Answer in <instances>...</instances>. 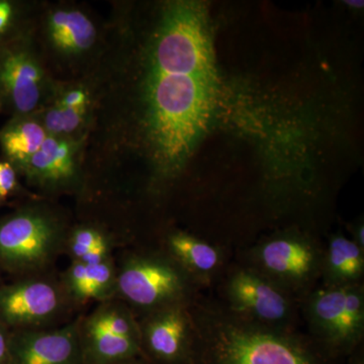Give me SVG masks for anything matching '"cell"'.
Masks as SVG:
<instances>
[{"mask_svg":"<svg viewBox=\"0 0 364 364\" xmlns=\"http://www.w3.org/2000/svg\"><path fill=\"white\" fill-rule=\"evenodd\" d=\"M219 95L205 7L178 1L163 14L151 45L145 82L150 139L158 161L176 168L214 116Z\"/></svg>","mask_w":364,"mask_h":364,"instance_id":"6da1fadb","label":"cell"},{"mask_svg":"<svg viewBox=\"0 0 364 364\" xmlns=\"http://www.w3.org/2000/svg\"><path fill=\"white\" fill-rule=\"evenodd\" d=\"M205 333L193 364H325L312 349L289 337L232 323Z\"/></svg>","mask_w":364,"mask_h":364,"instance_id":"7a4b0ae2","label":"cell"},{"mask_svg":"<svg viewBox=\"0 0 364 364\" xmlns=\"http://www.w3.org/2000/svg\"><path fill=\"white\" fill-rule=\"evenodd\" d=\"M55 240V229L43 215L23 213L0 224V262L18 267L47 256Z\"/></svg>","mask_w":364,"mask_h":364,"instance_id":"3957f363","label":"cell"},{"mask_svg":"<svg viewBox=\"0 0 364 364\" xmlns=\"http://www.w3.org/2000/svg\"><path fill=\"white\" fill-rule=\"evenodd\" d=\"M119 287L129 301L143 306L158 305L173 298L182 289L178 273L164 263L132 261L119 274Z\"/></svg>","mask_w":364,"mask_h":364,"instance_id":"277c9868","label":"cell"},{"mask_svg":"<svg viewBox=\"0 0 364 364\" xmlns=\"http://www.w3.org/2000/svg\"><path fill=\"white\" fill-rule=\"evenodd\" d=\"M75 326L53 332H25L9 339V364H78Z\"/></svg>","mask_w":364,"mask_h":364,"instance_id":"5b68a950","label":"cell"},{"mask_svg":"<svg viewBox=\"0 0 364 364\" xmlns=\"http://www.w3.org/2000/svg\"><path fill=\"white\" fill-rule=\"evenodd\" d=\"M59 306L56 289L43 282L0 287V318L6 324H33L50 317Z\"/></svg>","mask_w":364,"mask_h":364,"instance_id":"8992f818","label":"cell"},{"mask_svg":"<svg viewBox=\"0 0 364 364\" xmlns=\"http://www.w3.org/2000/svg\"><path fill=\"white\" fill-rule=\"evenodd\" d=\"M42 77L39 65L26 52L9 53L0 60V85L21 114L39 104Z\"/></svg>","mask_w":364,"mask_h":364,"instance_id":"52a82bcc","label":"cell"},{"mask_svg":"<svg viewBox=\"0 0 364 364\" xmlns=\"http://www.w3.org/2000/svg\"><path fill=\"white\" fill-rule=\"evenodd\" d=\"M315 314L335 341H351L363 321V301L352 291H325L316 299Z\"/></svg>","mask_w":364,"mask_h":364,"instance_id":"ba28073f","label":"cell"},{"mask_svg":"<svg viewBox=\"0 0 364 364\" xmlns=\"http://www.w3.org/2000/svg\"><path fill=\"white\" fill-rule=\"evenodd\" d=\"M231 293L238 306L263 320H280L287 315V304L284 296L253 275H237L232 282Z\"/></svg>","mask_w":364,"mask_h":364,"instance_id":"9c48e42d","label":"cell"},{"mask_svg":"<svg viewBox=\"0 0 364 364\" xmlns=\"http://www.w3.org/2000/svg\"><path fill=\"white\" fill-rule=\"evenodd\" d=\"M49 28L53 43L62 51H85L95 43V26L81 11H56L50 18Z\"/></svg>","mask_w":364,"mask_h":364,"instance_id":"30bf717a","label":"cell"},{"mask_svg":"<svg viewBox=\"0 0 364 364\" xmlns=\"http://www.w3.org/2000/svg\"><path fill=\"white\" fill-rule=\"evenodd\" d=\"M186 324L181 314L170 312L155 320L147 331L151 352L164 361H176L186 353Z\"/></svg>","mask_w":364,"mask_h":364,"instance_id":"8fae6325","label":"cell"},{"mask_svg":"<svg viewBox=\"0 0 364 364\" xmlns=\"http://www.w3.org/2000/svg\"><path fill=\"white\" fill-rule=\"evenodd\" d=\"M261 258L270 272L294 277H304L310 272L314 260L308 246L291 240L269 242L262 249Z\"/></svg>","mask_w":364,"mask_h":364,"instance_id":"7c38bea8","label":"cell"},{"mask_svg":"<svg viewBox=\"0 0 364 364\" xmlns=\"http://www.w3.org/2000/svg\"><path fill=\"white\" fill-rule=\"evenodd\" d=\"M73 150L70 144L48 136L38 152L28 162L36 176L49 181H61L73 174Z\"/></svg>","mask_w":364,"mask_h":364,"instance_id":"4fadbf2b","label":"cell"},{"mask_svg":"<svg viewBox=\"0 0 364 364\" xmlns=\"http://www.w3.org/2000/svg\"><path fill=\"white\" fill-rule=\"evenodd\" d=\"M47 136L44 127L36 122L23 121L7 127L0 140L7 156L26 163L38 152Z\"/></svg>","mask_w":364,"mask_h":364,"instance_id":"5bb4252c","label":"cell"},{"mask_svg":"<svg viewBox=\"0 0 364 364\" xmlns=\"http://www.w3.org/2000/svg\"><path fill=\"white\" fill-rule=\"evenodd\" d=\"M170 247L186 264L198 272H210L219 262V254L214 247L188 235H174L170 239Z\"/></svg>","mask_w":364,"mask_h":364,"instance_id":"9a60e30c","label":"cell"},{"mask_svg":"<svg viewBox=\"0 0 364 364\" xmlns=\"http://www.w3.org/2000/svg\"><path fill=\"white\" fill-rule=\"evenodd\" d=\"M95 358L100 361H114L131 358L138 350L136 338L100 331H88Z\"/></svg>","mask_w":364,"mask_h":364,"instance_id":"2e32d148","label":"cell"},{"mask_svg":"<svg viewBox=\"0 0 364 364\" xmlns=\"http://www.w3.org/2000/svg\"><path fill=\"white\" fill-rule=\"evenodd\" d=\"M330 264L337 274L354 277L363 272V257L360 247L344 237H336L330 244Z\"/></svg>","mask_w":364,"mask_h":364,"instance_id":"e0dca14e","label":"cell"},{"mask_svg":"<svg viewBox=\"0 0 364 364\" xmlns=\"http://www.w3.org/2000/svg\"><path fill=\"white\" fill-rule=\"evenodd\" d=\"M85 109H68L59 105L46 114L43 127L47 134L52 135L72 133L82 122Z\"/></svg>","mask_w":364,"mask_h":364,"instance_id":"ac0fdd59","label":"cell"},{"mask_svg":"<svg viewBox=\"0 0 364 364\" xmlns=\"http://www.w3.org/2000/svg\"><path fill=\"white\" fill-rule=\"evenodd\" d=\"M88 331H100L135 338V328L130 318L117 311L97 314L88 324Z\"/></svg>","mask_w":364,"mask_h":364,"instance_id":"d6986e66","label":"cell"},{"mask_svg":"<svg viewBox=\"0 0 364 364\" xmlns=\"http://www.w3.org/2000/svg\"><path fill=\"white\" fill-rule=\"evenodd\" d=\"M88 267V282L81 294L80 299L98 298L111 287L112 269L107 260L97 265H86Z\"/></svg>","mask_w":364,"mask_h":364,"instance_id":"ffe728a7","label":"cell"},{"mask_svg":"<svg viewBox=\"0 0 364 364\" xmlns=\"http://www.w3.org/2000/svg\"><path fill=\"white\" fill-rule=\"evenodd\" d=\"M104 237L92 229H80L73 235L71 242V250L73 255L81 259L93 246Z\"/></svg>","mask_w":364,"mask_h":364,"instance_id":"44dd1931","label":"cell"},{"mask_svg":"<svg viewBox=\"0 0 364 364\" xmlns=\"http://www.w3.org/2000/svg\"><path fill=\"white\" fill-rule=\"evenodd\" d=\"M88 282V267L78 261L72 267L69 272V284L72 291L80 299L81 294Z\"/></svg>","mask_w":364,"mask_h":364,"instance_id":"7402d4cb","label":"cell"},{"mask_svg":"<svg viewBox=\"0 0 364 364\" xmlns=\"http://www.w3.org/2000/svg\"><path fill=\"white\" fill-rule=\"evenodd\" d=\"M16 172L11 164L0 162V196L6 198L16 186Z\"/></svg>","mask_w":364,"mask_h":364,"instance_id":"603a6c76","label":"cell"},{"mask_svg":"<svg viewBox=\"0 0 364 364\" xmlns=\"http://www.w3.org/2000/svg\"><path fill=\"white\" fill-rule=\"evenodd\" d=\"M107 253V245L105 238L98 242L97 245L93 246L92 248L88 251L87 253L83 256L81 259H79L80 262H82L85 265H97L100 263L105 261V256Z\"/></svg>","mask_w":364,"mask_h":364,"instance_id":"cb8c5ba5","label":"cell"},{"mask_svg":"<svg viewBox=\"0 0 364 364\" xmlns=\"http://www.w3.org/2000/svg\"><path fill=\"white\" fill-rule=\"evenodd\" d=\"M87 104V95L81 90H74L68 91L63 97H62L60 105L68 107V109H85Z\"/></svg>","mask_w":364,"mask_h":364,"instance_id":"d4e9b609","label":"cell"},{"mask_svg":"<svg viewBox=\"0 0 364 364\" xmlns=\"http://www.w3.org/2000/svg\"><path fill=\"white\" fill-rule=\"evenodd\" d=\"M9 338L6 330L0 324V364H9Z\"/></svg>","mask_w":364,"mask_h":364,"instance_id":"484cf974","label":"cell"},{"mask_svg":"<svg viewBox=\"0 0 364 364\" xmlns=\"http://www.w3.org/2000/svg\"><path fill=\"white\" fill-rule=\"evenodd\" d=\"M13 16V7L6 1H0V33L6 28Z\"/></svg>","mask_w":364,"mask_h":364,"instance_id":"4316f807","label":"cell"},{"mask_svg":"<svg viewBox=\"0 0 364 364\" xmlns=\"http://www.w3.org/2000/svg\"><path fill=\"white\" fill-rule=\"evenodd\" d=\"M358 241L361 242V245H363V228L358 230Z\"/></svg>","mask_w":364,"mask_h":364,"instance_id":"83f0119b","label":"cell"}]
</instances>
